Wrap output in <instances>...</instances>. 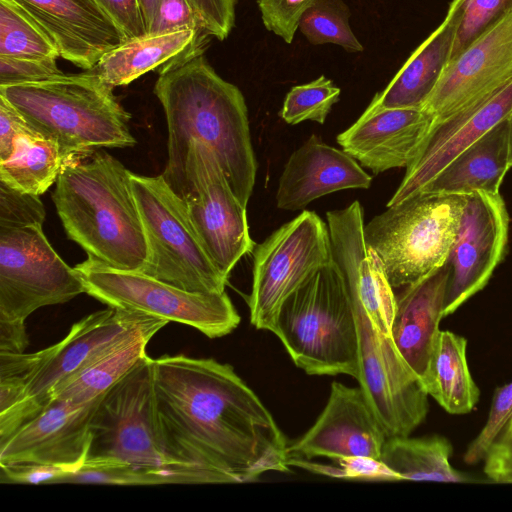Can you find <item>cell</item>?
<instances>
[{
	"instance_id": "cell-17",
	"label": "cell",
	"mask_w": 512,
	"mask_h": 512,
	"mask_svg": "<svg viewBox=\"0 0 512 512\" xmlns=\"http://www.w3.org/2000/svg\"><path fill=\"white\" fill-rule=\"evenodd\" d=\"M100 397L86 403L50 402L0 444V465H51L70 474L81 469L90 443L91 416Z\"/></svg>"
},
{
	"instance_id": "cell-41",
	"label": "cell",
	"mask_w": 512,
	"mask_h": 512,
	"mask_svg": "<svg viewBox=\"0 0 512 512\" xmlns=\"http://www.w3.org/2000/svg\"><path fill=\"white\" fill-rule=\"evenodd\" d=\"M62 74L55 57L31 59L0 56V86L38 82Z\"/></svg>"
},
{
	"instance_id": "cell-32",
	"label": "cell",
	"mask_w": 512,
	"mask_h": 512,
	"mask_svg": "<svg viewBox=\"0 0 512 512\" xmlns=\"http://www.w3.org/2000/svg\"><path fill=\"white\" fill-rule=\"evenodd\" d=\"M235 22V0H160L148 33L190 29L224 40Z\"/></svg>"
},
{
	"instance_id": "cell-38",
	"label": "cell",
	"mask_w": 512,
	"mask_h": 512,
	"mask_svg": "<svg viewBox=\"0 0 512 512\" xmlns=\"http://www.w3.org/2000/svg\"><path fill=\"white\" fill-rule=\"evenodd\" d=\"M45 215L39 195L16 189L0 180V226L43 224Z\"/></svg>"
},
{
	"instance_id": "cell-30",
	"label": "cell",
	"mask_w": 512,
	"mask_h": 512,
	"mask_svg": "<svg viewBox=\"0 0 512 512\" xmlns=\"http://www.w3.org/2000/svg\"><path fill=\"white\" fill-rule=\"evenodd\" d=\"M167 323L157 319L71 378L53 395L54 400L90 402L103 395L144 356L152 337ZM49 402V403H50Z\"/></svg>"
},
{
	"instance_id": "cell-27",
	"label": "cell",
	"mask_w": 512,
	"mask_h": 512,
	"mask_svg": "<svg viewBox=\"0 0 512 512\" xmlns=\"http://www.w3.org/2000/svg\"><path fill=\"white\" fill-rule=\"evenodd\" d=\"M509 156V123L506 118L460 153L420 192L499 193L511 168Z\"/></svg>"
},
{
	"instance_id": "cell-2",
	"label": "cell",
	"mask_w": 512,
	"mask_h": 512,
	"mask_svg": "<svg viewBox=\"0 0 512 512\" xmlns=\"http://www.w3.org/2000/svg\"><path fill=\"white\" fill-rule=\"evenodd\" d=\"M154 94L168 129V159L162 176L176 192L188 151L200 143L213 151L239 201L246 207L257 161L242 92L221 78L203 52L189 53L159 68Z\"/></svg>"
},
{
	"instance_id": "cell-37",
	"label": "cell",
	"mask_w": 512,
	"mask_h": 512,
	"mask_svg": "<svg viewBox=\"0 0 512 512\" xmlns=\"http://www.w3.org/2000/svg\"><path fill=\"white\" fill-rule=\"evenodd\" d=\"M511 416L512 381L495 389L485 425L463 455L466 464L474 465L483 461L493 439Z\"/></svg>"
},
{
	"instance_id": "cell-33",
	"label": "cell",
	"mask_w": 512,
	"mask_h": 512,
	"mask_svg": "<svg viewBox=\"0 0 512 512\" xmlns=\"http://www.w3.org/2000/svg\"><path fill=\"white\" fill-rule=\"evenodd\" d=\"M0 56L42 59L59 57L53 42L14 0H0Z\"/></svg>"
},
{
	"instance_id": "cell-8",
	"label": "cell",
	"mask_w": 512,
	"mask_h": 512,
	"mask_svg": "<svg viewBox=\"0 0 512 512\" xmlns=\"http://www.w3.org/2000/svg\"><path fill=\"white\" fill-rule=\"evenodd\" d=\"M131 181L148 246L140 272L189 292H225L228 279L202 245L183 199L162 174L131 173Z\"/></svg>"
},
{
	"instance_id": "cell-13",
	"label": "cell",
	"mask_w": 512,
	"mask_h": 512,
	"mask_svg": "<svg viewBox=\"0 0 512 512\" xmlns=\"http://www.w3.org/2000/svg\"><path fill=\"white\" fill-rule=\"evenodd\" d=\"M202 245L228 279L238 261L253 252L246 207L232 190L218 159L200 143L191 145L180 185L175 192Z\"/></svg>"
},
{
	"instance_id": "cell-39",
	"label": "cell",
	"mask_w": 512,
	"mask_h": 512,
	"mask_svg": "<svg viewBox=\"0 0 512 512\" xmlns=\"http://www.w3.org/2000/svg\"><path fill=\"white\" fill-rule=\"evenodd\" d=\"M339 467L308 463L306 459L290 458L289 465L343 479L399 481V477L382 461L368 457H348L336 460Z\"/></svg>"
},
{
	"instance_id": "cell-4",
	"label": "cell",
	"mask_w": 512,
	"mask_h": 512,
	"mask_svg": "<svg viewBox=\"0 0 512 512\" xmlns=\"http://www.w3.org/2000/svg\"><path fill=\"white\" fill-rule=\"evenodd\" d=\"M0 95L58 144L65 162L86 158L102 148L137 143L129 128L131 115L113 94V87L93 70L0 86Z\"/></svg>"
},
{
	"instance_id": "cell-5",
	"label": "cell",
	"mask_w": 512,
	"mask_h": 512,
	"mask_svg": "<svg viewBox=\"0 0 512 512\" xmlns=\"http://www.w3.org/2000/svg\"><path fill=\"white\" fill-rule=\"evenodd\" d=\"M271 332L305 373L358 379L353 304L334 261L315 271L283 301Z\"/></svg>"
},
{
	"instance_id": "cell-26",
	"label": "cell",
	"mask_w": 512,
	"mask_h": 512,
	"mask_svg": "<svg viewBox=\"0 0 512 512\" xmlns=\"http://www.w3.org/2000/svg\"><path fill=\"white\" fill-rule=\"evenodd\" d=\"M208 42L190 29L147 33L106 53L92 70L109 86H124L189 53L204 52Z\"/></svg>"
},
{
	"instance_id": "cell-14",
	"label": "cell",
	"mask_w": 512,
	"mask_h": 512,
	"mask_svg": "<svg viewBox=\"0 0 512 512\" xmlns=\"http://www.w3.org/2000/svg\"><path fill=\"white\" fill-rule=\"evenodd\" d=\"M351 301L358 331L359 386L387 437L409 436L427 416L429 395L391 335Z\"/></svg>"
},
{
	"instance_id": "cell-11",
	"label": "cell",
	"mask_w": 512,
	"mask_h": 512,
	"mask_svg": "<svg viewBox=\"0 0 512 512\" xmlns=\"http://www.w3.org/2000/svg\"><path fill=\"white\" fill-rule=\"evenodd\" d=\"M250 322L271 331L283 301L308 277L333 262L329 228L313 211H302L253 250Z\"/></svg>"
},
{
	"instance_id": "cell-18",
	"label": "cell",
	"mask_w": 512,
	"mask_h": 512,
	"mask_svg": "<svg viewBox=\"0 0 512 512\" xmlns=\"http://www.w3.org/2000/svg\"><path fill=\"white\" fill-rule=\"evenodd\" d=\"M387 438L360 386L349 387L334 381L316 422L288 446V453L289 458L306 460L312 457L380 459Z\"/></svg>"
},
{
	"instance_id": "cell-20",
	"label": "cell",
	"mask_w": 512,
	"mask_h": 512,
	"mask_svg": "<svg viewBox=\"0 0 512 512\" xmlns=\"http://www.w3.org/2000/svg\"><path fill=\"white\" fill-rule=\"evenodd\" d=\"M43 29L59 57L92 70L125 34L99 0H14Z\"/></svg>"
},
{
	"instance_id": "cell-46",
	"label": "cell",
	"mask_w": 512,
	"mask_h": 512,
	"mask_svg": "<svg viewBox=\"0 0 512 512\" xmlns=\"http://www.w3.org/2000/svg\"><path fill=\"white\" fill-rule=\"evenodd\" d=\"M28 342L25 323L0 321V352L22 353Z\"/></svg>"
},
{
	"instance_id": "cell-7",
	"label": "cell",
	"mask_w": 512,
	"mask_h": 512,
	"mask_svg": "<svg viewBox=\"0 0 512 512\" xmlns=\"http://www.w3.org/2000/svg\"><path fill=\"white\" fill-rule=\"evenodd\" d=\"M466 195L422 191L364 225L366 245L379 257L392 288L411 285L447 263Z\"/></svg>"
},
{
	"instance_id": "cell-25",
	"label": "cell",
	"mask_w": 512,
	"mask_h": 512,
	"mask_svg": "<svg viewBox=\"0 0 512 512\" xmlns=\"http://www.w3.org/2000/svg\"><path fill=\"white\" fill-rule=\"evenodd\" d=\"M464 0H453L443 22L411 54L387 87L377 93L374 108L422 109L448 61Z\"/></svg>"
},
{
	"instance_id": "cell-47",
	"label": "cell",
	"mask_w": 512,
	"mask_h": 512,
	"mask_svg": "<svg viewBox=\"0 0 512 512\" xmlns=\"http://www.w3.org/2000/svg\"><path fill=\"white\" fill-rule=\"evenodd\" d=\"M159 2H160V0H140L144 19H145V24L147 27V33H148L149 27L153 21V18L156 13Z\"/></svg>"
},
{
	"instance_id": "cell-1",
	"label": "cell",
	"mask_w": 512,
	"mask_h": 512,
	"mask_svg": "<svg viewBox=\"0 0 512 512\" xmlns=\"http://www.w3.org/2000/svg\"><path fill=\"white\" fill-rule=\"evenodd\" d=\"M166 452L195 483H245L288 472L286 438L233 367L211 358L152 359Z\"/></svg>"
},
{
	"instance_id": "cell-29",
	"label": "cell",
	"mask_w": 512,
	"mask_h": 512,
	"mask_svg": "<svg viewBox=\"0 0 512 512\" xmlns=\"http://www.w3.org/2000/svg\"><path fill=\"white\" fill-rule=\"evenodd\" d=\"M453 447L444 436L387 438L380 461L400 480L462 483L469 477L452 467Z\"/></svg>"
},
{
	"instance_id": "cell-28",
	"label": "cell",
	"mask_w": 512,
	"mask_h": 512,
	"mask_svg": "<svg viewBox=\"0 0 512 512\" xmlns=\"http://www.w3.org/2000/svg\"><path fill=\"white\" fill-rule=\"evenodd\" d=\"M466 347V338L441 330L423 381L428 395L454 415L471 412L480 397V390L469 371Z\"/></svg>"
},
{
	"instance_id": "cell-19",
	"label": "cell",
	"mask_w": 512,
	"mask_h": 512,
	"mask_svg": "<svg viewBox=\"0 0 512 512\" xmlns=\"http://www.w3.org/2000/svg\"><path fill=\"white\" fill-rule=\"evenodd\" d=\"M331 251L351 300L358 302L382 332L391 335L396 295L377 254L364 239L363 209L359 201L326 213Z\"/></svg>"
},
{
	"instance_id": "cell-22",
	"label": "cell",
	"mask_w": 512,
	"mask_h": 512,
	"mask_svg": "<svg viewBox=\"0 0 512 512\" xmlns=\"http://www.w3.org/2000/svg\"><path fill=\"white\" fill-rule=\"evenodd\" d=\"M434 123L425 109L368 106L337 136L342 149L375 174L407 167Z\"/></svg>"
},
{
	"instance_id": "cell-36",
	"label": "cell",
	"mask_w": 512,
	"mask_h": 512,
	"mask_svg": "<svg viewBox=\"0 0 512 512\" xmlns=\"http://www.w3.org/2000/svg\"><path fill=\"white\" fill-rule=\"evenodd\" d=\"M511 11L512 0H464L448 63Z\"/></svg>"
},
{
	"instance_id": "cell-44",
	"label": "cell",
	"mask_w": 512,
	"mask_h": 512,
	"mask_svg": "<svg viewBox=\"0 0 512 512\" xmlns=\"http://www.w3.org/2000/svg\"><path fill=\"white\" fill-rule=\"evenodd\" d=\"M2 483L51 484L61 483L71 472L65 468L39 464L0 465Z\"/></svg>"
},
{
	"instance_id": "cell-9",
	"label": "cell",
	"mask_w": 512,
	"mask_h": 512,
	"mask_svg": "<svg viewBox=\"0 0 512 512\" xmlns=\"http://www.w3.org/2000/svg\"><path fill=\"white\" fill-rule=\"evenodd\" d=\"M157 319L108 306L76 322L61 341L41 350V360L19 399L0 412V443L36 417L71 378Z\"/></svg>"
},
{
	"instance_id": "cell-16",
	"label": "cell",
	"mask_w": 512,
	"mask_h": 512,
	"mask_svg": "<svg viewBox=\"0 0 512 512\" xmlns=\"http://www.w3.org/2000/svg\"><path fill=\"white\" fill-rule=\"evenodd\" d=\"M511 82L512 11L446 65L423 109L438 123L483 103Z\"/></svg>"
},
{
	"instance_id": "cell-15",
	"label": "cell",
	"mask_w": 512,
	"mask_h": 512,
	"mask_svg": "<svg viewBox=\"0 0 512 512\" xmlns=\"http://www.w3.org/2000/svg\"><path fill=\"white\" fill-rule=\"evenodd\" d=\"M509 215L500 193L466 195L459 229L450 251L444 317L481 291L502 261L507 247Z\"/></svg>"
},
{
	"instance_id": "cell-10",
	"label": "cell",
	"mask_w": 512,
	"mask_h": 512,
	"mask_svg": "<svg viewBox=\"0 0 512 512\" xmlns=\"http://www.w3.org/2000/svg\"><path fill=\"white\" fill-rule=\"evenodd\" d=\"M74 268L85 293L109 307L185 324L209 338L230 334L241 320L226 292H189L140 271L112 268L90 257Z\"/></svg>"
},
{
	"instance_id": "cell-43",
	"label": "cell",
	"mask_w": 512,
	"mask_h": 512,
	"mask_svg": "<svg viewBox=\"0 0 512 512\" xmlns=\"http://www.w3.org/2000/svg\"><path fill=\"white\" fill-rule=\"evenodd\" d=\"M37 135L42 134L19 110L0 95V163L11 158L20 138Z\"/></svg>"
},
{
	"instance_id": "cell-48",
	"label": "cell",
	"mask_w": 512,
	"mask_h": 512,
	"mask_svg": "<svg viewBox=\"0 0 512 512\" xmlns=\"http://www.w3.org/2000/svg\"><path fill=\"white\" fill-rule=\"evenodd\" d=\"M508 123H509V147H510V156H509V163L512 167V112L508 117Z\"/></svg>"
},
{
	"instance_id": "cell-31",
	"label": "cell",
	"mask_w": 512,
	"mask_h": 512,
	"mask_svg": "<svg viewBox=\"0 0 512 512\" xmlns=\"http://www.w3.org/2000/svg\"><path fill=\"white\" fill-rule=\"evenodd\" d=\"M64 163L54 140L43 135L22 137L11 158L0 163V180L40 196L56 183Z\"/></svg>"
},
{
	"instance_id": "cell-21",
	"label": "cell",
	"mask_w": 512,
	"mask_h": 512,
	"mask_svg": "<svg viewBox=\"0 0 512 512\" xmlns=\"http://www.w3.org/2000/svg\"><path fill=\"white\" fill-rule=\"evenodd\" d=\"M512 112V82L483 103L434 123L387 206L420 192L460 153Z\"/></svg>"
},
{
	"instance_id": "cell-42",
	"label": "cell",
	"mask_w": 512,
	"mask_h": 512,
	"mask_svg": "<svg viewBox=\"0 0 512 512\" xmlns=\"http://www.w3.org/2000/svg\"><path fill=\"white\" fill-rule=\"evenodd\" d=\"M483 463V471L491 481L512 483V416L493 439Z\"/></svg>"
},
{
	"instance_id": "cell-6",
	"label": "cell",
	"mask_w": 512,
	"mask_h": 512,
	"mask_svg": "<svg viewBox=\"0 0 512 512\" xmlns=\"http://www.w3.org/2000/svg\"><path fill=\"white\" fill-rule=\"evenodd\" d=\"M152 359L144 356L99 399L82 467H128L160 484L192 483L167 455L155 408Z\"/></svg>"
},
{
	"instance_id": "cell-12",
	"label": "cell",
	"mask_w": 512,
	"mask_h": 512,
	"mask_svg": "<svg viewBox=\"0 0 512 512\" xmlns=\"http://www.w3.org/2000/svg\"><path fill=\"white\" fill-rule=\"evenodd\" d=\"M42 225L0 226V321L25 323L37 309L85 293L79 274L53 249Z\"/></svg>"
},
{
	"instance_id": "cell-35",
	"label": "cell",
	"mask_w": 512,
	"mask_h": 512,
	"mask_svg": "<svg viewBox=\"0 0 512 512\" xmlns=\"http://www.w3.org/2000/svg\"><path fill=\"white\" fill-rule=\"evenodd\" d=\"M341 90L324 75L302 85L292 87L286 94L280 117L290 125L310 120L324 124Z\"/></svg>"
},
{
	"instance_id": "cell-24",
	"label": "cell",
	"mask_w": 512,
	"mask_h": 512,
	"mask_svg": "<svg viewBox=\"0 0 512 512\" xmlns=\"http://www.w3.org/2000/svg\"><path fill=\"white\" fill-rule=\"evenodd\" d=\"M449 268L447 263L396 296L391 337L401 356L424 381L444 317Z\"/></svg>"
},
{
	"instance_id": "cell-40",
	"label": "cell",
	"mask_w": 512,
	"mask_h": 512,
	"mask_svg": "<svg viewBox=\"0 0 512 512\" xmlns=\"http://www.w3.org/2000/svg\"><path fill=\"white\" fill-rule=\"evenodd\" d=\"M320 0H257L265 28L292 43L302 15Z\"/></svg>"
},
{
	"instance_id": "cell-45",
	"label": "cell",
	"mask_w": 512,
	"mask_h": 512,
	"mask_svg": "<svg viewBox=\"0 0 512 512\" xmlns=\"http://www.w3.org/2000/svg\"><path fill=\"white\" fill-rule=\"evenodd\" d=\"M127 39L147 34L140 0H99Z\"/></svg>"
},
{
	"instance_id": "cell-34",
	"label": "cell",
	"mask_w": 512,
	"mask_h": 512,
	"mask_svg": "<svg viewBox=\"0 0 512 512\" xmlns=\"http://www.w3.org/2000/svg\"><path fill=\"white\" fill-rule=\"evenodd\" d=\"M350 11L343 0H320L302 15L298 29L314 44H336L348 52H361L363 46L350 26Z\"/></svg>"
},
{
	"instance_id": "cell-3",
	"label": "cell",
	"mask_w": 512,
	"mask_h": 512,
	"mask_svg": "<svg viewBox=\"0 0 512 512\" xmlns=\"http://www.w3.org/2000/svg\"><path fill=\"white\" fill-rule=\"evenodd\" d=\"M131 173L107 152L64 163L52 194L69 239L112 268L140 271L148 246Z\"/></svg>"
},
{
	"instance_id": "cell-23",
	"label": "cell",
	"mask_w": 512,
	"mask_h": 512,
	"mask_svg": "<svg viewBox=\"0 0 512 512\" xmlns=\"http://www.w3.org/2000/svg\"><path fill=\"white\" fill-rule=\"evenodd\" d=\"M372 177L343 149L311 135L288 158L279 178L276 206L296 211L313 200L346 189H368Z\"/></svg>"
}]
</instances>
